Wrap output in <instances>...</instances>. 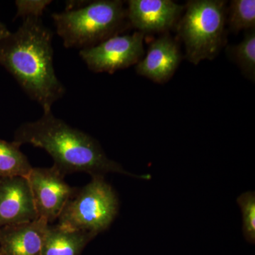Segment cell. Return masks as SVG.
<instances>
[{
    "instance_id": "14",
    "label": "cell",
    "mask_w": 255,
    "mask_h": 255,
    "mask_svg": "<svg viewBox=\"0 0 255 255\" xmlns=\"http://www.w3.org/2000/svg\"><path fill=\"white\" fill-rule=\"evenodd\" d=\"M228 55L251 81H255V29L246 31L241 43L228 48Z\"/></svg>"
},
{
    "instance_id": "12",
    "label": "cell",
    "mask_w": 255,
    "mask_h": 255,
    "mask_svg": "<svg viewBox=\"0 0 255 255\" xmlns=\"http://www.w3.org/2000/svg\"><path fill=\"white\" fill-rule=\"evenodd\" d=\"M97 235L71 231L58 225H48L43 238L41 255H80Z\"/></svg>"
},
{
    "instance_id": "9",
    "label": "cell",
    "mask_w": 255,
    "mask_h": 255,
    "mask_svg": "<svg viewBox=\"0 0 255 255\" xmlns=\"http://www.w3.org/2000/svg\"><path fill=\"white\" fill-rule=\"evenodd\" d=\"M38 219L27 178H0V228Z\"/></svg>"
},
{
    "instance_id": "2",
    "label": "cell",
    "mask_w": 255,
    "mask_h": 255,
    "mask_svg": "<svg viewBox=\"0 0 255 255\" xmlns=\"http://www.w3.org/2000/svg\"><path fill=\"white\" fill-rule=\"evenodd\" d=\"M15 143L30 144L48 152L53 166L65 175L85 172L105 176L109 172L150 179V175L137 176L126 172L120 164L112 160L96 139L86 132L72 127L51 112H43L35 122H26L15 131Z\"/></svg>"
},
{
    "instance_id": "13",
    "label": "cell",
    "mask_w": 255,
    "mask_h": 255,
    "mask_svg": "<svg viewBox=\"0 0 255 255\" xmlns=\"http://www.w3.org/2000/svg\"><path fill=\"white\" fill-rule=\"evenodd\" d=\"M32 168L19 145L0 139V178L27 177Z\"/></svg>"
},
{
    "instance_id": "8",
    "label": "cell",
    "mask_w": 255,
    "mask_h": 255,
    "mask_svg": "<svg viewBox=\"0 0 255 255\" xmlns=\"http://www.w3.org/2000/svg\"><path fill=\"white\" fill-rule=\"evenodd\" d=\"M127 17L130 26L146 33H168L177 26L184 6L171 0H129Z\"/></svg>"
},
{
    "instance_id": "16",
    "label": "cell",
    "mask_w": 255,
    "mask_h": 255,
    "mask_svg": "<svg viewBox=\"0 0 255 255\" xmlns=\"http://www.w3.org/2000/svg\"><path fill=\"white\" fill-rule=\"evenodd\" d=\"M238 203L243 213V233L247 241H255V192L248 191L240 196Z\"/></svg>"
},
{
    "instance_id": "17",
    "label": "cell",
    "mask_w": 255,
    "mask_h": 255,
    "mask_svg": "<svg viewBox=\"0 0 255 255\" xmlns=\"http://www.w3.org/2000/svg\"><path fill=\"white\" fill-rule=\"evenodd\" d=\"M52 2L49 0H18L16 1V17L41 18L43 11Z\"/></svg>"
},
{
    "instance_id": "4",
    "label": "cell",
    "mask_w": 255,
    "mask_h": 255,
    "mask_svg": "<svg viewBox=\"0 0 255 255\" xmlns=\"http://www.w3.org/2000/svg\"><path fill=\"white\" fill-rule=\"evenodd\" d=\"M227 10V1L223 0L187 1L176 28L188 61L197 65L219 55L226 42Z\"/></svg>"
},
{
    "instance_id": "19",
    "label": "cell",
    "mask_w": 255,
    "mask_h": 255,
    "mask_svg": "<svg viewBox=\"0 0 255 255\" xmlns=\"http://www.w3.org/2000/svg\"><path fill=\"white\" fill-rule=\"evenodd\" d=\"M0 255H4V254H3L2 252H1V249H0Z\"/></svg>"
},
{
    "instance_id": "6",
    "label": "cell",
    "mask_w": 255,
    "mask_h": 255,
    "mask_svg": "<svg viewBox=\"0 0 255 255\" xmlns=\"http://www.w3.org/2000/svg\"><path fill=\"white\" fill-rule=\"evenodd\" d=\"M145 34L117 35L102 43L80 50L87 68L95 73L112 74L137 65L143 58Z\"/></svg>"
},
{
    "instance_id": "15",
    "label": "cell",
    "mask_w": 255,
    "mask_h": 255,
    "mask_svg": "<svg viewBox=\"0 0 255 255\" xmlns=\"http://www.w3.org/2000/svg\"><path fill=\"white\" fill-rule=\"evenodd\" d=\"M228 27L233 33L255 29V0H233L227 10Z\"/></svg>"
},
{
    "instance_id": "1",
    "label": "cell",
    "mask_w": 255,
    "mask_h": 255,
    "mask_svg": "<svg viewBox=\"0 0 255 255\" xmlns=\"http://www.w3.org/2000/svg\"><path fill=\"white\" fill-rule=\"evenodd\" d=\"M53 36L41 18L28 17L23 18L17 31L0 40V65L43 112H51L65 94L55 72Z\"/></svg>"
},
{
    "instance_id": "18",
    "label": "cell",
    "mask_w": 255,
    "mask_h": 255,
    "mask_svg": "<svg viewBox=\"0 0 255 255\" xmlns=\"http://www.w3.org/2000/svg\"><path fill=\"white\" fill-rule=\"evenodd\" d=\"M11 31L8 29L6 25L0 21V40L3 39L5 37L7 36Z\"/></svg>"
},
{
    "instance_id": "5",
    "label": "cell",
    "mask_w": 255,
    "mask_h": 255,
    "mask_svg": "<svg viewBox=\"0 0 255 255\" xmlns=\"http://www.w3.org/2000/svg\"><path fill=\"white\" fill-rule=\"evenodd\" d=\"M117 194L104 176H93L68 201L58 218V226L71 231L98 235L106 231L118 213Z\"/></svg>"
},
{
    "instance_id": "3",
    "label": "cell",
    "mask_w": 255,
    "mask_h": 255,
    "mask_svg": "<svg viewBox=\"0 0 255 255\" xmlns=\"http://www.w3.org/2000/svg\"><path fill=\"white\" fill-rule=\"evenodd\" d=\"M52 14L57 33L67 48H91L121 34L130 26L120 0H97Z\"/></svg>"
},
{
    "instance_id": "7",
    "label": "cell",
    "mask_w": 255,
    "mask_h": 255,
    "mask_svg": "<svg viewBox=\"0 0 255 255\" xmlns=\"http://www.w3.org/2000/svg\"><path fill=\"white\" fill-rule=\"evenodd\" d=\"M56 167H33L27 178L38 218L53 223L59 218L76 189L64 179Z\"/></svg>"
},
{
    "instance_id": "11",
    "label": "cell",
    "mask_w": 255,
    "mask_h": 255,
    "mask_svg": "<svg viewBox=\"0 0 255 255\" xmlns=\"http://www.w3.org/2000/svg\"><path fill=\"white\" fill-rule=\"evenodd\" d=\"M48 225L46 220L38 218L0 228V249L4 255H41Z\"/></svg>"
},
{
    "instance_id": "10",
    "label": "cell",
    "mask_w": 255,
    "mask_h": 255,
    "mask_svg": "<svg viewBox=\"0 0 255 255\" xmlns=\"http://www.w3.org/2000/svg\"><path fill=\"white\" fill-rule=\"evenodd\" d=\"M182 58L178 42L168 33H163L151 42L145 56L135 66V71L155 83H166L179 68Z\"/></svg>"
}]
</instances>
